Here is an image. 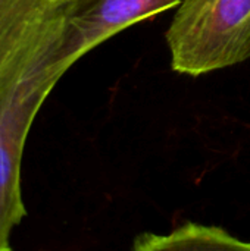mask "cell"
<instances>
[{"instance_id": "cell-1", "label": "cell", "mask_w": 250, "mask_h": 251, "mask_svg": "<svg viewBox=\"0 0 250 251\" xmlns=\"http://www.w3.org/2000/svg\"><path fill=\"white\" fill-rule=\"evenodd\" d=\"M57 31L59 12L50 31L0 74V251L10 250L12 231L25 216L21 162L28 131L46 97L65 74L55 59Z\"/></svg>"}, {"instance_id": "cell-2", "label": "cell", "mask_w": 250, "mask_h": 251, "mask_svg": "<svg viewBox=\"0 0 250 251\" xmlns=\"http://www.w3.org/2000/svg\"><path fill=\"white\" fill-rule=\"evenodd\" d=\"M174 71L203 75L250 59V0H181L167 32Z\"/></svg>"}, {"instance_id": "cell-3", "label": "cell", "mask_w": 250, "mask_h": 251, "mask_svg": "<svg viewBox=\"0 0 250 251\" xmlns=\"http://www.w3.org/2000/svg\"><path fill=\"white\" fill-rule=\"evenodd\" d=\"M181 0H65L60 6L57 60L69 69L81 56L125 28Z\"/></svg>"}, {"instance_id": "cell-4", "label": "cell", "mask_w": 250, "mask_h": 251, "mask_svg": "<svg viewBox=\"0 0 250 251\" xmlns=\"http://www.w3.org/2000/svg\"><path fill=\"white\" fill-rule=\"evenodd\" d=\"M65 0H0V74L49 28Z\"/></svg>"}, {"instance_id": "cell-5", "label": "cell", "mask_w": 250, "mask_h": 251, "mask_svg": "<svg viewBox=\"0 0 250 251\" xmlns=\"http://www.w3.org/2000/svg\"><path fill=\"white\" fill-rule=\"evenodd\" d=\"M137 251L193 250V249H234L250 250V243H245L225 229L218 226H205L199 224H186L167 235L143 234L134 241Z\"/></svg>"}]
</instances>
